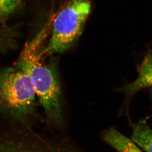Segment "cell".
I'll list each match as a JSON object with an SVG mask.
<instances>
[{
	"label": "cell",
	"mask_w": 152,
	"mask_h": 152,
	"mask_svg": "<svg viewBox=\"0 0 152 152\" xmlns=\"http://www.w3.org/2000/svg\"><path fill=\"white\" fill-rule=\"evenodd\" d=\"M105 142L118 152H143L131 139L115 129H110L103 134Z\"/></svg>",
	"instance_id": "cell-5"
},
{
	"label": "cell",
	"mask_w": 152,
	"mask_h": 152,
	"mask_svg": "<svg viewBox=\"0 0 152 152\" xmlns=\"http://www.w3.org/2000/svg\"><path fill=\"white\" fill-rule=\"evenodd\" d=\"M21 1V0H0V24L4 23L15 12Z\"/></svg>",
	"instance_id": "cell-7"
},
{
	"label": "cell",
	"mask_w": 152,
	"mask_h": 152,
	"mask_svg": "<svg viewBox=\"0 0 152 152\" xmlns=\"http://www.w3.org/2000/svg\"><path fill=\"white\" fill-rule=\"evenodd\" d=\"M36 98L30 78L19 66L0 75V116L27 122L36 113Z\"/></svg>",
	"instance_id": "cell-2"
},
{
	"label": "cell",
	"mask_w": 152,
	"mask_h": 152,
	"mask_svg": "<svg viewBox=\"0 0 152 152\" xmlns=\"http://www.w3.org/2000/svg\"><path fill=\"white\" fill-rule=\"evenodd\" d=\"M48 25L31 42L26 43L17 66L28 73L33 85L37 98L46 117L55 124L63 122L62 91L54 69L45 65L39 47L48 31Z\"/></svg>",
	"instance_id": "cell-1"
},
{
	"label": "cell",
	"mask_w": 152,
	"mask_h": 152,
	"mask_svg": "<svg viewBox=\"0 0 152 152\" xmlns=\"http://www.w3.org/2000/svg\"><path fill=\"white\" fill-rule=\"evenodd\" d=\"M137 70V77L124 89L126 93L132 94L144 88L152 87V51L147 53Z\"/></svg>",
	"instance_id": "cell-4"
},
{
	"label": "cell",
	"mask_w": 152,
	"mask_h": 152,
	"mask_svg": "<svg viewBox=\"0 0 152 152\" xmlns=\"http://www.w3.org/2000/svg\"><path fill=\"white\" fill-rule=\"evenodd\" d=\"M91 10V0H70L53 20L51 37L42 55L62 53L79 38Z\"/></svg>",
	"instance_id": "cell-3"
},
{
	"label": "cell",
	"mask_w": 152,
	"mask_h": 152,
	"mask_svg": "<svg viewBox=\"0 0 152 152\" xmlns=\"http://www.w3.org/2000/svg\"><path fill=\"white\" fill-rule=\"evenodd\" d=\"M13 36L11 31H4L0 34V52L10 46L14 39Z\"/></svg>",
	"instance_id": "cell-8"
},
{
	"label": "cell",
	"mask_w": 152,
	"mask_h": 152,
	"mask_svg": "<svg viewBox=\"0 0 152 152\" xmlns=\"http://www.w3.org/2000/svg\"><path fill=\"white\" fill-rule=\"evenodd\" d=\"M131 139L143 151L152 152V129L145 120L132 125Z\"/></svg>",
	"instance_id": "cell-6"
}]
</instances>
